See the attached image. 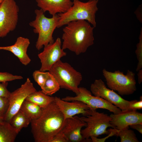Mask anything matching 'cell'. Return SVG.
Instances as JSON below:
<instances>
[{
	"label": "cell",
	"instance_id": "obj_1",
	"mask_svg": "<svg viewBox=\"0 0 142 142\" xmlns=\"http://www.w3.org/2000/svg\"><path fill=\"white\" fill-rule=\"evenodd\" d=\"M65 120L54 102L42 108L40 116L31 122V132L35 141L51 142L61 130Z\"/></svg>",
	"mask_w": 142,
	"mask_h": 142
},
{
	"label": "cell",
	"instance_id": "obj_2",
	"mask_svg": "<svg viewBox=\"0 0 142 142\" xmlns=\"http://www.w3.org/2000/svg\"><path fill=\"white\" fill-rule=\"evenodd\" d=\"M63 29L62 48L78 55L85 53L94 43V27L86 21L79 20L68 23Z\"/></svg>",
	"mask_w": 142,
	"mask_h": 142
},
{
	"label": "cell",
	"instance_id": "obj_3",
	"mask_svg": "<svg viewBox=\"0 0 142 142\" xmlns=\"http://www.w3.org/2000/svg\"><path fill=\"white\" fill-rule=\"evenodd\" d=\"M72 6L65 13H59L57 28L67 25L69 22L84 20L95 28L96 26L95 15L98 10L99 0H89L83 2L79 0H72Z\"/></svg>",
	"mask_w": 142,
	"mask_h": 142
},
{
	"label": "cell",
	"instance_id": "obj_4",
	"mask_svg": "<svg viewBox=\"0 0 142 142\" xmlns=\"http://www.w3.org/2000/svg\"><path fill=\"white\" fill-rule=\"evenodd\" d=\"M35 18L29 23V25L33 28L34 33L38 34L36 47L40 50L43 47L54 41L53 35L57 28L59 16L57 14L51 18L47 17L41 9L35 10Z\"/></svg>",
	"mask_w": 142,
	"mask_h": 142
},
{
	"label": "cell",
	"instance_id": "obj_5",
	"mask_svg": "<svg viewBox=\"0 0 142 142\" xmlns=\"http://www.w3.org/2000/svg\"><path fill=\"white\" fill-rule=\"evenodd\" d=\"M87 124L85 128L82 129L81 133L84 141H91V136L97 137L103 134L110 133L109 127L113 128L110 124V115L103 113H99L96 110L89 109L87 114L80 117Z\"/></svg>",
	"mask_w": 142,
	"mask_h": 142
},
{
	"label": "cell",
	"instance_id": "obj_6",
	"mask_svg": "<svg viewBox=\"0 0 142 142\" xmlns=\"http://www.w3.org/2000/svg\"><path fill=\"white\" fill-rule=\"evenodd\" d=\"M49 72L58 83L60 88L72 91L76 95L79 92L78 86L82 80L81 74L69 63L60 60L52 67Z\"/></svg>",
	"mask_w": 142,
	"mask_h": 142
},
{
	"label": "cell",
	"instance_id": "obj_7",
	"mask_svg": "<svg viewBox=\"0 0 142 142\" xmlns=\"http://www.w3.org/2000/svg\"><path fill=\"white\" fill-rule=\"evenodd\" d=\"M108 87L117 91L121 95L133 94L136 90L135 74L128 70L126 74L120 70L114 72L109 71L104 69L102 70Z\"/></svg>",
	"mask_w": 142,
	"mask_h": 142
},
{
	"label": "cell",
	"instance_id": "obj_8",
	"mask_svg": "<svg viewBox=\"0 0 142 142\" xmlns=\"http://www.w3.org/2000/svg\"><path fill=\"white\" fill-rule=\"evenodd\" d=\"M19 8L14 0H3L0 4V38L16 28Z\"/></svg>",
	"mask_w": 142,
	"mask_h": 142
},
{
	"label": "cell",
	"instance_id": "obj_9",
	"mask_svg": "<svg viewBox=\"0 0 142 142\" xmlns=\"http://www.w3.org/2000/svg\"><path fill=\"white\" fill-rule=\"evenodd\" d=\"M79 93L76 96H67L61 99L67 101L82 102L87 105L91 110H96L98 108L104 109L114 114L118 113L121 111L119 108L103 98L92 95L91 92L86 88L79 87Z\"/></svg>",
	"mask_w": 142,
	"mask_h": 142
},
{
	"label": "cell",
	"instance_id": "obj_10",
	"mask_svg": "<svg viewBox=\"0 0 142 142\" xmlns=\"http://www.w3.org/2000/svg\"><path fill=\"white\" fill-rule=\"evenodd\" d=\"M30 79L27 78L21 87L11 93L9 107L3 120L10 123L12 117L20 109L27 97L36 91Z\"/></svg>",
	"mask_w": 142,
	"mask_h": 142
},
{
	"label": "cell",
	"instance_id": "obj_11",
	"mask_svg": "<svg viewBox=\"0 0 142 142\" xmlns=\"http://www.w3.org/2000/svg\"><path fill=\"white\" fill-rule=\"evenodd\" d=\"M90 89L94 96L103 98L121 111L130 109L129 106L132 100H125L113 90L107 88L102 79L95 80L91 84Z\"/></svg>",
	"mask_w": 142,
	"mask_h": 142
},
{
	"label": "cell",
	"instance_id": "obj_12",
	"mask_svg": "<svg viewBox=\"0 0 142 142\" xmlns=\"http://www.w3.org/2000/svg\"><path fill=\"white\" fill-rule=\"evenodd\" d=\"M62 45L61 39L58 37L53 43L44 47L43 50L38 54L41 63L39 70L49 71L55 64L66 55Z\"/></svg>",
	"mask_w": 142,
	"mask_h": 142
},
{
	"label": "cell",
	"instance_id": "obj_13",
	"mask_svg": "<svg viewBox=\"0 0 142 142\" xmlns=\"http://www.w3.org/2000/svg\"><path fill=\"white\" fill-rule=\"evenodd\" d=\"M110 124L118 130L137 123H142V114L136 110H128L116 114H111Z\"/></svg>",
	"mask_w": 142,
	"mask_h": 142
},
{
	"label": "cell",
	"instance_id": "obj_14",
	"mask_svg": "<svg viewBox=\"0 0 142 142\" xmlns=\"http://www.w3.org/2000/svg\"><path fill=\"white\" fill-rule=\"evenodd\" d=\"M86 123L80 117L75 116L65 120L61 130L68 142H80L84 141L81 133L82 129Z\"/></svg>",
	"mask_w": 142,
	"mask_h": 142
},
{
	"label": "cell",
	"instance_id": "obj_15",
	"mask_svg": "<svg viewBox=\"0 0 142 142\" xmlns=\"http://www.w3.org/2000/svg\"><path fill=\"white\" fill-rule=\"evenodd\" d=\"M54 98V102L62 113L65 120L77 114H82L84 116L90 109L87 105L80 101L70 102L63 100L57 97Z\"/></svg>",
	"mask_w": 142,
	"mask_h": 142
},
{
	"label": "cell",
	"instance_id": "obj_16",
	"mask_svg": "<svg viewBox=\"0 0 142 142\" xmlns=\"http://www.w3.org/2000/svg\"><path fill=\"white\" fill-rule=\"evenodd\" d=\"M30 44V40L28 38L19 37L17 38L14 44L9 46L0 47V50L11 52L18 58L23 64L27 65L31 61L27 53Z\"/></svg>",
	"mask_w": 142,
	"mask_h": 142
},
{
	"label": "cell",
	"instance_id": "obj_17",
	"mask_svg": "<svg viewBox=\"0 0 142 142\" xmlns=\"http://www.w3.org/2000/svg\"><path fill=\"white\" fill-rule=\"evenodd\" d=\"M37 6L52 16L65 13L73 4L72 0H36Z\"/></svg>",
	"mask_w": 142,
	"mask_h": 142
},
{
	"label": "cell",
	"instance_id": "obj_18",
	"mask_svg": "<svg viewBox=\"0 0 142 142\" xmlns=\"http://www.w3.org/2000/svg\"><path fill=\"white\" fill-rule=\"evenodd\" d=\"M54 97L46 94L41 91H36L29 95L26 100L33 102L41 108H45L54 102Z\"/></svg>",
	"mask_w": 142,
	"mask_h": 142
},
{
	"label": "cell",
	"instance_id": "obj_19",
	"mask_svg": "<svg viewBox=\"0 0 142 142\" xmlns=\"http://www.w3.org/2000/svg\"><path fill=\"white\" fill-rule=\"evenodd\" d=\"M18 134L10 123L4 120L0 122V142H14Z\"/></svg>",
	"mask_w": 142,
	"mask_h": 142
},
{
	"label": "cell",
	"instance_id": "obj_20",
	"mask_svg": "<svg viewBox=\"0 0 142 142\" xmlns=\"http://www.w3.org/2000/svg\"><path fill=\"white\" fill-rule=\"evenodd\" d=\"M20 109L31 120L38 118L41 114L42 108L36 104L25 100Z\"/></svg>",
	"mask_w": 142,
	"mask_h": 142
},
{
	"label": "cell",
	"instance_id": "obj_21",
	"mask_svg": "<svg viewBox=\"0 0 142 142\" xmlns=\"http://www.w3.org/2000/svg\"><path fill=\"white\" fill-rule=\"evenodd\" d=\"M31 120L20 109L12 118L10 123L18 134L23 128L27 127Z\"/></svg>",
	"mask_w": 142,
	"mask_h": 142
},
{
	"label": "cell",
	"instance_id": "obj_22",
	"mask_svg": "<svg viewBox=\"0 0 142 142\" xmlns=\"http://www.w3.org/2000/svg\"><path fill=\"white\" fill-rule=\"evenodd\" d=\"M60 88L56 80L49 72L46 80L41 88L42 91L46 94L50 96L58 91Z\"/></svg>",
	"mask_w": 142,
	"mask_h": 142
},
{
	"label": "cell",
	"instance_id": "obj_23",
	"mask_svg": "<svg viewBox=\"0 0 142 142\" xmlns=\"http://www.w3.org/2000/svg\"><path fill=\"white\" fill-rule=\"evenodd\" d=\"M119 136L121 142H139L134 132L129 129V126L118 130L116 135Z\"/></svg>",
	"mask_w": 142,
	"mask_h": 142
},
{
	"label": "cell",
	"instance_id": "obj_24",
	"mask_svg": "<svg viewBox=\"0 0 142 142\" xmlns=\"http://www.w3.org/2000/svg\"><path fill=\"white\" fill-rule=\"evenodd\" d=\"M49 72L36 70L34 72L33 76L35 81L41 88L43 86L48 76Z\"/></svg>",
	"mask_w": 142,
	"mask_h": 142
},
{
	"label": "cell",
	"instance_id": "obj_25",
	"mask_svg": "<svg viewBox=\"0 0 142 142\" xmlns=\"http://www.w3.org/2000/svg\"><path fill=\"white\" fill-rule=\"evenodd\" d=\"M139 41L136 45V49L135 53L138 61L136 69L138 72L142 68V29H141L140 32L139 37Z\"/></svg>",
	"mask_w": 142,
	"mask_h": 142
},
{
	"label": "cell",
	"instance_id": "obj_26",
	"mask_svg": "<svg viewBox=\"0 0 142 142\" xmlns=\"http://www.w3.org/2000/svg\"><path fill=\"white\" fill-rule=\"evenodd\" d=\"M9 103V98L0 97V118L3 120L8 109Z\"/></svg>",
	"mask_w": 142,
	"mask_h": 142
},
{
	"label": "cell",
	"instance_id": "obj_27",
	"mask_svg": "<svg viewBox=\"0 0 142 142\" xmlns=\"http://www.w3.org/2000/svg\"><path fill=\"white\" fill-rule=\"evenodd\" d=\"M21 76L13 75L8 72H0V82H8L23 79Z\"/></svg>",
	"mask_w": 142,
	"mask_h": 142
},
{
	"label": "cell",
	"instance_id": "obj_28",
	"mask_svg": "<svg viewBox=\"0 0 142 142\" xmlns=\"http://www.w3.org/2000/svg\"><path fill=\"white\" fill-rule=\"evenodd\" d=\"M8 82L0 83V97L9 98L11 92L7 89Z\"/></svg>",
	"mask_w": 142,
	"mask_h": 142
},
{
	"label": "cell",
	"instance_id": "obj_29",
	"mask_svg": "<svg viewBox=\"0 0 142 142\" xmlns=\"http://www.w3.org/2000/svg\"><path fill=\"white\" fill-rule=\"evenodd\" d=\"M113 128L109 129L110 132L109 134V135L104 138L98 139L97 138V137L93 136H91L90 138L92 141L93 142H104L106 139L109 137L114 135H116L118 130L114 128Z\"/></svg>",
	"mask_w": 142,
	"mask_h": 142
},
{
	"label": "cell",
	"instance_id": "obj_30",
	"mask_svg": "<svg viewBox=\"0 0 142 142\" xmlns=\"http://www.w3.org/2000/svg\"><path fill=\"white\" fill-rule=\"evenodd\" d=\"M130 109L136 110L142 109V97L141 96L140 97V100L137 101L136 100H133L130 104L129 106Z\"/></svg>",
	"mask_w": 142,
	"mask_h": 142
},
{
	"label": "cell",
	"instance_id": "obj_31",
	"mask_svg": "<svg viewBox=\"0 0 142 142\" xmlns=\"http://www.w3.org/2000/svg\"><path fill=\"white\" fill-rule=\"evenodd\" d=\"M51 142H68L62 132L60 131L54 137Z\"/></svg>",
	"mask_w": 142,
	"mask_h": 142
},
{
	"label": "cell",
	"instance_id": "obj_32",
	"mask_svg": "<svg viewBox=\"0 0 142 142\" xmlns=\"http://www.w3.org/2000/svg\"><path fill=\"white\" fill-rule=\"evenodd\" d=\"M129 126L131 128L135 129L141 134H142V123L136 124Z\"/></svg>",
	"mask_w": 142,
	"mask_h": 142
},
{
	"label": "cell",
	"instance_id": "obj_33",
	"mask_svg": "<svg viewBox=\"0 0 142 142\" xmlns=\"http://www.w3.org/2000/svg\"><path fill=\"white\" fill-rule=\"evenodd\" d=\"M137 75L139 83L140 84L142 82V69H141L138 71Z\"/></svg>",
	"mask_w": 142,
	"mask_h": 142
},
{
	"label": "cell",
	"instance_id": "obj_34",
	"mask_svg": "<svg viewBox=\"0 0 142 142\" xmlns=\"http://www.w3.org/2000/svg\"><path fill=\"white\" fill-rule=\"evenodd\" d=\"M3 120L2 118H0V122L2 121Z\"/></svg>",
	"mask_w": 142,
	"mask_h": 142
},
{
	"label": "cell",
	"instance_id": "obj_35",
	"mask_svg": "<svg viewBox=\"0 0 142 142\" xmlns=\"http://www.w3.org/2000/svg\"><path fill=\"white\" fill-rule=\"evenodd\" d=\"M3 0H0V4Z\"/></svg>",
	"mask_w": 142,
	"mask_h": 142
}]
</instances>
